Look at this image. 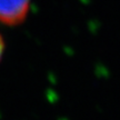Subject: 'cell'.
Returning a JSON list of instances; mask_svg holds the SVG:
<instances>
[{"label":"cell","instance_id":"cell-1","mask_svg":"<svg viewBox=\"0 0 120 120\" xmlns=\"http://www.w3.org/2000/svg\"><path fill=\"white\" fill-rule=\"evenodd\" d=\"M31 0H0V22L15 27L26 20Z\"/></svg>","mask_w":120,"mask_h":120},{"label":"cell","instance_id":"cell-2","mask_svg":"<svg viewBox=\"0 0 120 120\" xmlns=\"http://www.w3.org/2000/svg\"><path fill=\"white\" fill-rule=\"evenodd\" d=\"M4 41L2 36L0 34V60L2 59V56H4Z\"/></svg>","mask_w":120,"mask_h":120}]
</instances>
